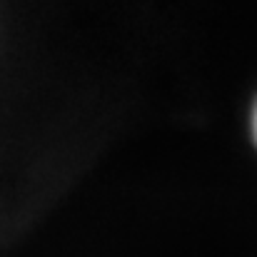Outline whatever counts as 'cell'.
Segmentation results:
<instances>
[{"instance_id": "cell-1", "label": "cell", "mask_w": 257, "mask_h": 257, "mask_svg": "<svg viewBox=\"0 0 257 257\" xmlns=\"http://www.w3.org/2000/svg\"><path fill=\"white\" fill-rule=\"evenodd\" d=\"M252 133H255V140H257V105H255V112H252Z\"/></svg>"}]
</instances>
